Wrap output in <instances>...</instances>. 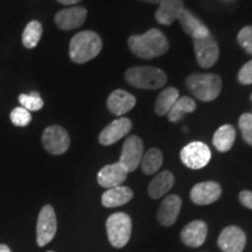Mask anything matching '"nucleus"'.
Returning a JSON list of instances; mask_svg holds the SVG:
<instances>
[{
  "instance_id": "obj_1",
  "label": "nucleus",
  "mask_w": 252,
  "mask_h": 252,
  "mask_svg": "<svg viewBox=\"0 0 252 252\" xmlns=\"http://www.w3.org/2000/svg\"><path fill=\"white\" fill-rule=\"evenodd\" d=\"M128 47L138 58L152 60L166 54L169 43L161 31L152 28L140 35H132L128 39Z\"/></svg>"
},
{
  "instance_id": "obj_2",
  "label": "nucleus",
  "mask_w": 252,
  "mask_h": 252,
  "mask_svg": "<svg viewBox=\"0 0 252 252\" xmlns=\"http://www.w3.org/2000/svg\"><path fill=\"white\" fill-rule=\"evenodd\" d=\"M103 42L97 33L84 31L72 36L69 45V55L72 62L86 63L98 56Z\"/></svg>"
},
{
  "instance_id": "obj_3",
  "label": "nucleus",
  "mask_w": 252,
  "mask_h": 252,
  "mask_svg": "<svg viewBox=\"0 0 252 252\" xmlns=\"http://www.w3.org/2000/svg\"><path fill=\"white\" fill-rule=\"evenodd\" d=\"M186 86L197 99L212 102L222 90V80L215 74H191L186 78Z\"/></svg>"
},
{
  "instance_id": "obj_4",
  "label": "nucleus",
  "mask_w": 252,
  "mask_h": 252,
  "mask_svg": "<svg viewBox=\"0 0 252 252\" xmlns=\"http://www.w3.org/2000/svg\"><path fill=\"white\" fill-rule=\"evenodd\" d=\"M125 78L131 86L146 90L160 89L167 82V75L161 69L146 65L127 69L125 72Z\"/></svg>"
},
{
  "instance_id": "obj_5",
  "label": "nucleus",
  "mask_w": 252,
  "mask_h": 252,
  "mask_svg": "<svg viewBox=\"0 0 252 252\" xmlns=\"http://www.w3.org/2000/svg\"><path fill=\"white\" fill-rule=\"evenodd\" d=\"M106 231L110 244L122 249L128 243L132 234V220L125 213L112 214L106 220Z\"/></svg>"
},
{
  "instance_id": "obj_6",
  "label": "nucleus",
  "mask_w": 252,
  "mask_h": 252,
  "mask_svg": "<svg viewBox=\"0 0 252 252\" xmlns=\"http://www.w3.org/2000/svg\"><path fill=\"white\" fill-rule=\"evenodd\" d=\"M58 231V220L54 208L46 204L41 209L36 223V242L39 247H45L55 237Z\"/></svg>"
},
{
  "instance_id": "obj_7",
  "label": "nucleus",
  "mask_w": 252,
  "mask_h": 252,
  "mask_svg": "<svg viewBox=\"0 0 252 252\" xmlns=\"http://www.w3.org/2000/svg\"><path fill=\"white\" fill-rule=\"evenodd\" d=\"M180 159L188 168L201 169L209 163L212 159V151L204 143L193 141L182 149Z\"/></svg>"
},
{
  "instance_id": "obj_8",
  "label": "nucleus",
  "mask_w": 252,
  "mask_h": 252,
  "mask_svg": "<svg viewBox=\"0 0 252 252\" xmlns=\"http://www.w3.org/2000/svg\"><path fill=\"white\" fill-rule=\"evenodd\" d=\"M144 157V144L138 135H131L126 138L123 145L122 156L119 163L124 167L127 173L134 172L140 166Z\"/></svg>"
},
{
  "instance_id": "obj_9",
  "label": "nucleus",
  "mask_w": 252,
  "mask_h": 252,
  "mask_svg": "<svg viewBox=\"0 0 252 252\" xmlns=\"http://www.w3.org/2000/svg\"><path fill=\"white\" fill-rule=\"evenodd\" d=\"M42 144L47 152L60 156L68 151L70 146V138L62 126L52 125L43 131Z\"/></svg>"
},
{
  "instance_id": "obj_10",
  "label": "nucleus",
  "mask_w": 252,
  "mask_h": 252,
  "mask_svg": "<svg viewBox=\"0 0 252 252\" xmlns=\"http://www.w3.org/2000/svg\"><path fill=\"white\" fill-rule=\"evenodd\" d=\"M194 50L197 63L204 69L212 68L219 60L220 48L212 34L203 39L194 40Z\"/></svg>"
},
{
  "instance_id": "obj_11",
  "label": "nucleus",
  "mask_w": 252,
  "mask_h": 252,
  "mask_svg": "<svg viewBox=\"0 0 252 252\" xmlns=\"http://www.w3.org/2000/svg\"><path fill=\"white\" fill-rule=\"evenodd\" d=\"M217 244L223 252H243L247 244V235L239 226H226L220 232Z\"/></svg>"
},
{
  "instance_id": "obj_12",
  "label": "nucleus",
  "mask_w": 252,
  "mask_h": 252,
  "mask_svg": "<svg viewBox=\"0 0 252 252\" xmlns=\"http://www.w3.org/2000/svg\"><path fill=\"white\" fill-rule=\"evenodd\" d=\"M222 189L217 182L207 181L195 185L190 190V198L195 204L207 206L216 202L220 197Z\"/></svg>"
},
{
  "instance_id": "obj_13",
  "label": "nucleus",
  "mask_w": 252,
  "mask_h": 252,
  "mask_svg": "<svg viewBox=\"0 0 252 252\" xmlns=\"http://www.w3.org/2000/svg\"><path fill=\"white\" fill-rule=\"evenodd\" d=\"M132 130V122L128 118H118L113 121L111 124L106 126L99 134V143L103 146H110V145L117 143L124 138L125 135L130 133Z\"/></svg>"
},
{
  "instance_id": "obj_14",
  "label": "nucleus",
  "mask_w": 252,
  "mask_h": 252,
  "mask_svg": "<svg viewBox=\"0 0 252 252\" xmlns=\"http://www.w3.org/2000/svg\"><path fill=\"white\" fill-rule=\"evenodd\" d=\"M87 19V9L83 7H70L60 11L55 15V24L63 31H70L82 26Z\"/></svg>"
},
{
  "instance_id": "obj_15",
  "label": "nucleus",
  "mask_w": 252,
  "mask_h": 252,
  "mask_svg": "<svg viewBox=\"0 0 252 252\" xmlns=\"http://www.w3.org/2000/svg\"><path fill=\"white\" fill-rule=\"evenodd\" d=\"M181 198L178 195L172 194L163 198L158 210V220L163 226H171L178 220L181 210Z\"/></svg>"
},
{
  "instance_id": "obj_16",
  "label": "nucleus",
  "mask_w": 252,
  "mask_h": 252,
  "mask_svg": "<svg viewBox=\"0 0 252 252\" xmlns=\"http://www.w3.org/2000/svg\"><path fill=\"white\" fill-rule=\"evenodd\" d=\"M128 173L119 162L103 167L97 175V181L100 187L110 189L121 186L126 180Z\"/></svg>"
},
{
  "instance_id": "obj_17",
  "label": "nucleus",
  "mask_w": 252,
  "mask_h": 252,
  "mask_svg": "<svg viewBox=\"0 0 252 252\" xmlns=\"http://www.w3.org/2000/svg\"><path fill=\"white\" fill-rule=\"evenodd\" d=\"M135 97L127 91L117 89L110 94L106 105H108L109 111L115 116H123L126 112L131 111L134 108Z\"/></svg>"
},
{
  "instance_id": "obj_18",
  "label": "nucleus",
  "mask_w": 252,
  "mask_h": 252,
  "mask_svg": "<svg viewBox=\"0 0 252 252\" xmlns=\"http://www.w3.org/2000/svg\"><path fill=\"white\" fill-rule=\"evenodd\" d=\"M208 234V226L203 220H193L188 223L187 225L182 229L181 239L182 242L190 248H198L203 245L206 242Z\"/></svg>"
},
{
  "instance_id": "obj_19",
  "label": "nucleus",
  "mask_w": 252,
  "mask_h": 252,
  "mask_svg": "<svg viewBox=\"0 0 252 252\" xmlns=\"http://www.w3.org/2000/svg\"><path fill=\"white\" fill-rule=\"evenodd\" d=\"M184 9V0H161L156 12V19L160 25L169 26L179 18Z\"/></svg>"
},
{
  "instance_id": "obj_20",
  "label": "nucleus",
  "mask_w": 252,
  "mask_h": 252,
  "mask_svg": "<svg viewBox=\"0 0 252 252\" xmlns=\"http://www.w3.org/2000/svg\"><path fill=\"white\" fill-rule=\"evenodd\" d=\"M178 20L180 21V25L186 33L188 35H190L194 40L203 39V37L208 36L210 34V32L206 27L202 21L198 20L197 18H195L190 12L187 9H184L181 12V14L179 15Z\"/></svg>"
},
{
  "instance_id": "obj_21",
  "label": "nucleus",
  "mask_w": 252,
  "mask_h": 252,
  "mask_svg": "<svg viewBox=\"0 0 252 252\" xmlns=\"http://www.w3.org/2000/svg\"><path fill=\"white\" fill-rule=\"evenodd\" d=\"M133 197V191L131 188L125 186L110 188L102 195V204L106 208L121 207L123 204L130 202Z\"/></svg>"
},
{
  "instance_id": "obj_22",
  "label": "nucleus",
  "mask_w": 252,
  "mask_h": 252,
  "mask_svg": "<svg viewBox=\"0 0 252 252\" xmlns=\"http://www.w3.org/2000/svg\"><path fill=\"white\" fill-rule=\"evenodd\" d=\"M174 182H175L174 175H173L171 172L163 171L161 173H159V174H158L156 178L150 182V186H149L150 196L154 198V200L163 196V195L168 193V191L173 188Z\"/></svg>"
},
{
  "instance_id": "obj_23",
  "label": "nucleus",
  "mask_w": 252,
  "mask_h": 252,
  "mask_svg": "<svg viewBox=\"0 0 252 252\" xmlns=\"http://www.w3.org/2000/svg\"><path fill=\"white\" fill-rule=\"evenodd\" d=\"M236 130L232 125L220 126L213 137V144L220 152H228L234 146Z\"/></svg>"
},
{
  "instance_id": "obj_24",
  "label": "nucleus",
  "mask_w": 252,
  "mask_h": 252,
  "mask_svg": "<svg viewBox=\"0 0 252 252\" xmlns=\"http://www.w3.org/2000/svg\"><path fill=\"white\" fill-rule=\"evenodd\" d=\"M179 91L175 88L169 87L162 90L158 96L156 105H154V110L156 113L159 116H165L169 112V110L173 108L176 100L179 99Z\"/></svg>"
},
{
  "instance_id": "obj_25",
  "label": "nucleus",
  "mask_w": 252,
  "mask_h": 252,
  "mask_svg": "<svg viewBox=\"0 0 252 252\" xmlns=\"http://www.w3.org/2000/svg\"><path fill=\"white\" fill-rule=\"evenodd\" d=\"M195 109H196V103L193 99L189 98L187 96L179 97V99L173 105V108L167 113V117H168L169 122L178 123L184 118L186 113L194 112Z\"/></svg>"
},
{
  "instance_id": "obj_26",
  "label": "nucleus",
  "mask_w": 252,
  "mask_h": 252,
  "mask_svg": "<svg viewBox=\"0 0 252 252\" xmlns=\"http://www.w3.org/2000/svg\"><path fill=\"white\" fill-rule=\"evenodd\" d=\"M162 153L158 149H151L145 153L141 160V169L146 175H152L159 171L162 165Z\"/></svg>"
},
{
  "instance_id": "obj_27",
  "label": "nucleus",
  "mask_w": 252,
  "mask_h": 252,
  "mask_svg": "<svg viewBox=\"0 0 252 252\" xmlns=\"http://www.w3.org/2000/svg\"><path fill=\"white\" fill-rule=\"evenodd\" d=\"M42 25L39 21L33 20L31 23H28L25 27L24 33H23V43L24 46L28 49L34 48L37 46L39 41L42 36Z\"/></svg>"
},
{
  "instance_id": "obj_28",
  "label": "nucleus",
  "mask_w": 252,
  "mask_h": 252,
  "mask_svg": "<svg viewBox=\"0 0 252 252\" xmlns=\"http://www.w3.org/2000/svg\"><path fill=\"white\" fill-rule=\"evenodd\" d=\"M19 102L21 106L28 111H39L43 106V99L41 98L37 93H32L30 94H20L19 96Z\"/></svg>"
},
{
  "instance_id": "obj_29",
  "label": "nucleus",
  "mask_w": 252,
  "mask_h": 252,
  "mask_svg": "<svg viewBox=\"0 0 252 252\" xmlns=\"http://www.w3.org/2000/svg\"><path fill=\"white\" fill-rule=\"evenodd\" d=\"M31 112L23 108V106H19V108L13 109V111L11 112V122L13 123L15 126H19V127L27 126L31 123Z\"/></svg>"
},
{
  "instance_id": "obj_30",
  "label": "nucleus",
  "mask_w": 252,
  "mask_h": 252,
  "mask_svg": "<svg viewBox=\"0 0 252 252\" xmlns=\"http://www.w3.org/2000/svg\"><path fill=\"white\" fill-rule=\"evenodd\" d=\"M239 128H241L243 139L252 146V113H244L239 118Z\"/></svg>"
},
{
  "instance_id": "obj_31",
  "label": "nucleus",
  "mask_w": 252,
  "mask_h": 252,
  "mask_svg": "<svg viewBox=\"0 0 252 252\" xmlns=\"http://www.w3.org/2000/svg\"><path fill=\"white\" fill-rule=\"evenodd\" d=\"M237 41L245 49V52L252 55V26L242 28L237 35Z\"/></svg>"
},
{
  "instance_id": "obj_32",
  "label": "nucleus",
  "mask_w": 252,
  "mask_h": 252,
  "mask_svg": "<svg viewBox=\"0 0 252 252\" xmlns=\"http://www.w3.org/2000/svg\"><path fill=\"white\" fill-rule=\"evenodd\" d=\"M237 77L242 84H245V86L252 84V60L248 63H245L243 67H242Z\"/></svg>"
},
{
  "instance_id": "obj_33",
  "label": "nucleus",
  "mask_w": 252,
  "mask_h": 252,
  "mask_svg": "<svg viewBox=\"0 0 252 252\" xmlns=\"http://www.w3.org/2000/svg\"><path fill=\"white\" fill-rule=\"evenodd\" d=\"M239 201L244 207L252 209V191L243 190L239 193Z\"/></svg>"
},
{
  "instance_id": "obj_34",
  "label": "nucleus",
  "mask_w": 252,
  "mask_h": 252,
  "mask_svg": "<svg viewBox=\"0 0 252 252\" xmlns=\"http://www.w3.org/2000/svg\"><path fill=\"white\" fill-rule=\"evenodd\" d=\"M60 4H63V5H75L77 4V2L82 1V0H58Z\"/></svg>"
},
{
  "instance_id": "obj_35",
  "label": "nucleus",
  "mask_w": 252,
  "mask_h": 252,
  "mask_svg": "<svg viewBox=\"0 0 252 252\" xmlns=\"http://www.w3.org/2000/svg\"><path fill=\"white\" fill-rule=\"evenodd\" d=\"M0 252H11V249L6 244H0Z\"/></svg>"
},
{
  "instance_id": "obj_36",
  "label": "nucleus",
  "mask_w": 252,
  "mask_h": 252,
  "mask_svg": "<svg viewBox=\"0 0 252 252\" xmlns=\"http://www.w3.org/2000/svg\"><path fill=\"white\" fill-rule=\"evenodd\" d=\"M140 1H144V2H150V4H159L161 0H140Z\"/></svg>"
},
{
  "instance_id": "obj_37",
  "label": "nucleus",
  "mask_w": 252,
  "mask_h": 252,
  "mask_svg": "<svg viewBox=\"0 0 252 252\" xmlns=\"http://www.w3.org/2000/svg\"><path fill=\"white\" fill-rule=\"evenodd\" d=\"M47 252H54V251H47Z\"/></svg>"
},
{
  "instance_id": "obj_38",
  "label": "nucleus",
  "mask_w": 252,
  "mask_h": 252,
  "mask_svg": "<svg viewBox=\"0 0 252 252\" xmlns=\"http://www.w3.org/2000/svg\"><path fill=\"white\" fill-rule=\"evenodd\" d=\"M251 99H252V94H251Z\"/></svg>"
}]
</instances>
